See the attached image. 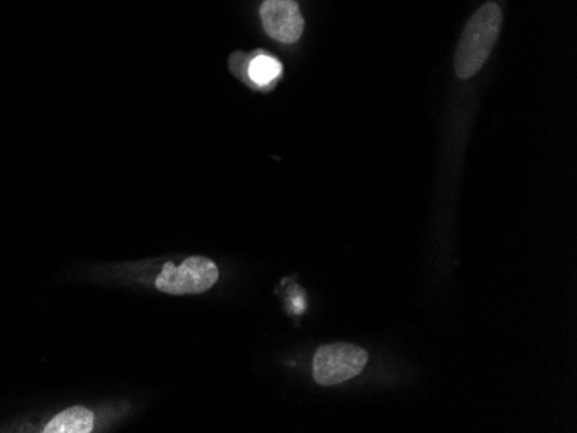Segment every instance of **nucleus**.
Here are the masks:
<instances>
[{
	"instance_id": "nucleus-1",
	"label": "nucleus",
	"mask_w": 577,
	"mask_h": 433,
	"mask_svg": "<svg viewBox=\"0 0 577 433\" xmlns=\"http://www.w3.org/2000/svg\"><path fill=\"white\" fill-rule=\"evenodd\" d=\"M501 9L497 4L482 5L470 18L456 47L455 71L458 77L473 78L480 71L497 44L501 29Z\"/></svg>"
},
{
	"instance_id": "nucleus-2",
	"label": "nucleus",
	"mask_w": 577,
	"mask_h": 433,
	"mask_svg": "<svg viewBox=\"0 0 577 433\" xmlns=\"http://www.w3.org/2000/svg\"><path fill=\"white\" fill-rule=\"evenodd\" d=\"M368 363V353L358 345L331 344L317 351L313 377L323 387L340 386L358 377Z\"/></svg>"
},
{
	"instance_id": "nucleus-3",
	"label": "nucleus",
	"mask_w": 577,
	"mask_h": 433,
	"mask_svg": "<svg viewBox=\"0 0 577 433\" xmlns=\"http://www.w3.org/2000/svg\"><path fill=\"white\" fill-rule=\"evenodd\" d=\"M219 266L208 257H189L180 266L166 263L163 271L156 278V289L170 296L186 293H202L210 290L219 281Z\"/></svg>"
},
{
	"instance_id": "nucleus-4",
	"label": "nucleus",
	"mask_w": 577,
	"mask_h": 433,
	"mask_svg": "<svg viewBox=\"0 0 577 433\" xmlns=\"http://www.w3.org/2000/svg\"><path fill=\"white\" fill-rule=\"evenodd\" d=\"M263 29L274 41L295 44L304 30V20L295 0H265L262 5Z\"/></svg>"
},
{
	"instance_id": "nucleus-5",
	"label": "nucleus",
	"mask_w": 577,
	"mask_h": 433,
	"mask_svg": "<svg viewBox=\"0 0 577 433\" xmlns=\"http://www.w3.org/2000/svg\"><path fill=\"white\" fill-rule=\"evenodd\" d=\"M93 429V414L87 408L75 406L63 411L45 426V433H89Z\"/></svg>"
},
{
	"instance_id": "nucleus-6",
	"label": "nucleus",
	"mask_w": 577,
	"mask_h": 433,
	"mask_svg": "<svg viewBox=\"0 0 577 433\" xmlns=\"http://www.w3.org/2000/svg\"><path fill=\"white\" fill-rule=\"evenodd\" d=\"M246 71L253 84L258 85V87H267L275 80H279L280 75H282V65H280V60L268 56V54H256L249 60Z\"/></svg>"
}]
</instances>
